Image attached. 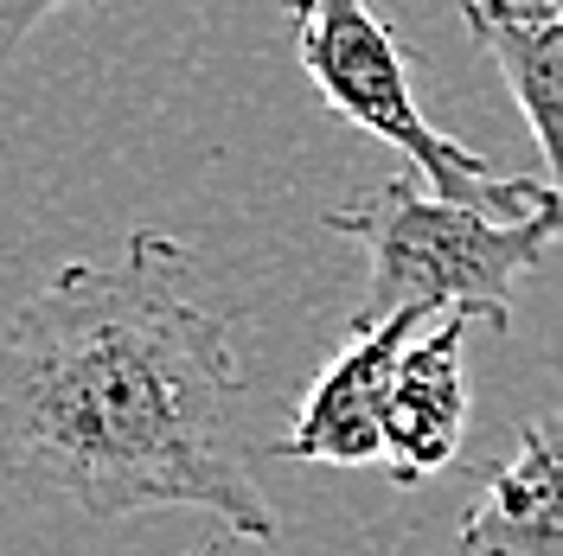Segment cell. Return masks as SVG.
Masks as SVG:
<instances>
[{
    "label": "cell",
    "instance_id": "7",
    "mask_svg": "<svg viewBox=\"0 0 563 556\" xmlns=\"http://www.w3.org/2000/svg\"><path fill=\"white\" fill-rule=\"evenodd\" d=\"M461 20L487 45L512 103L526 109L551 192L563 205V0H467Z\"/></svg>",
    "mask_w": 563,
    "mask_h": 556
},
{
    "label": "cell",
    "instance_id": "9",
    "mask_svg": "<svg viewBox=\"0 0 563 556\" xmlns=\"http://www.w3.org/2000/svg\"><path fill=\"white\" fill-rule=\"evenodd\" d=\"M186 556H218V551H211V544H206V551H186Z\"/></svg>",
    "mask_w": 563,
    "mask_h": 556
},
{
    "label": "cell",
    "instance_id": "5",
    "mask_svg": "<svg viewBox=\"0 0 563 556\" xmlns=\"http://www.w3.org/2000/svg\"><path fill=\"white\" fill-rule=\"evenodd\" d=\"M467 326H474L467 313H442L435 326H422L390 378L385 474L397 487H417V480H435L455 467L461 429H467V383H461Z\"/></svg>",
    "mask_w": 563,
    "mask_h": 556
},
{
    "label": "cell",
    "instance_id": "1",
    "mask_svg": "<svg viewBox=\"0 0 563 556\" xmlns=\"http://www.w3.org/2000/svg\"><path fill=\"white\" fill-rule=\"evenodd\" d=\"M0 480L97 519L179 505L276 544L231 320L199 294L186 244L135 231L122 256L70 263L0 313Z\"/></svg>",
    "mask_w": 563,
    "mask_h": 556
},
{
    "label": "cell",
    "instance_id": "3",
    "mask_svg": "<svg viewBox=\"0 0 563 556\" xmlns=\"http://www.w3.org/2000/svg\"><path fill=\"white\" fill-rule=\"evenodd\" d=\"M295 20V58L320 90V103L346 115L358 135L397 147L435 192L487 205L499 218H544L563 211L551 179L493 174L481 154H467L455 135H442L417 103L404 38L378 13V0H282Z\"/></svg>",
    "mask_w": 563,
    "mask_h": 556
},
{
    "label": "cell",
    "instance_id": "2",
    "mask_svg": "<svg viewBox=\"0 0 563 556\" xmlns=\"http://www.w3.org/2000/svg\"><path fill=\"white\" fill-rule=\"evenodd\" d=\"M327 231L365 249V301L352 326H378L390 313H467L493 333L512 326V288L544 263L563 237V211L544 218H499L435 192L429 179L397 174L372 199L327 211Z\"/></svg>",
    "mask_w": 563,
    "mask_h": 556
},
{
    "label": "cell",
    "instance_id": "6",
    "mask_svg": "<svg viewBox=\"0 0 563 556\" xmlns=\"http://www.w3.org/2000/svg\"><path fill=\"white\" fill-rule=\"evenodd\" d=\"M461 556H563V410L512 435L455 537Z\"/></svg>",
    "mask_w": 563,
    "mask_h": 556
},
{
    "label": "cell",
    "instance_id": "4",
    "mask_svg": "<svg viewBox=\"0 0 563 556\" xmlns=\"http://www.w3.org/2000/svg\"><path fill=\"white\" fill-rule=\"evenodd\" d=\"M429 326V313H390L378 326H352L340 358L301 397L295 429L276 442L282 460H327V467H385V410L404 352Z\"/></svg>",
    "mask_w": 563,
    "mask_h": 556
},
{
    "label": "cell",
    "instance_id": "8",
    "mask_svg": "<svg viewBox=\"0 0 563 556\" xmlns=\"http://www.w3.org/2000/svg\"><path fill=\"white\" fill-rule=\"evenodd\" d=\"M70 0H0V65L33 38L38 20H52V13H65Z\"/></svg>",
    "mask_w": 563,
    "mask_h": 556
}]
</instances>
